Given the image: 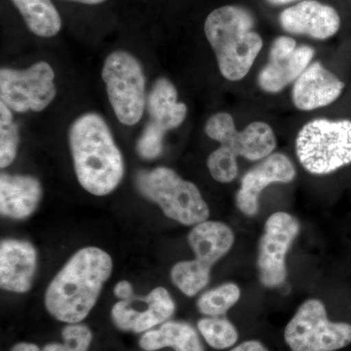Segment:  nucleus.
I'll use <instances>...</instances> for the list:
<instances>
[{
	"mask_svg": "<svg viewBox=\"0 0 351 351\" xmlns=\"http://www.w3.org/2000/svg\"><path fill=\"white\" fill-rule=\"evenodd\" d=\"M112 269L108 252L93 246L80 249L46 289L45 308L55 319L66 324L82 322L96 306Z\"/></svg>",
	"mask_w": 351,
	"mask_h": 351,
	"instance_id": "nucleus-1",
	"label": "nucleus"
},
{
	"mask_svg": "<svg viewBox=\"0 0 351 351\" xmlns=\"http://www.w3.org/2000/svg\"><path fill=\"white\" fill-rule=\"evenodd\" d=\"M69 144L76 178L87 193L106 196L117 189L125 172L123 156L101 115L77 117L69 127Z\"/></svg>",
	"mask_w": 351,
	"mask_h": 351,
	"instance_id": "nucleus-2",
	"label": "nucleus"
},
{
	"mask_svg": "<svg viewBox=\"0 0 351 351\" xmlns=\"http://www.w3.org/2000/svg\"><path fill=\"white\" fill-rule=\"evenodd\" d=\"M254 27L253 15L241 6L219 7L205 20V36L221 75L230 82L243 80L262 50L263 39Z\"/></svg>",
	"mask_w": 351,
	"mask_h": 351,
	"instance_id": "nucleus-3",
	"label": "nucleus"
},
{
	"mask_svg": "<svg viewBox=\"0 0 351 351\" xmlns=\"http://www.w3.org/2000/svg\"><path fill=\"white\" fill-rule=\"evenodd\" d=\"M135 182L143 197L181 225L195 226L209 219V206L197 186L171 168L160 166L141 171Z\"/></svg>",
	"mask_w": 351,
	"mask_h": 351,
	"instance_id": "nucleus-4",
	"label": "nucleus"
},
{
	"mask_svg": "<svg viewBox=\"0 0 351 351\" xmlns=\"http://www.w3.org/2000/svg\"><path fill=\"white\" fill-rule=\"evenodd\" d=\"M295 152L311 174L327 175L351 163V121L314 119L295 138Z\"/></svg>",
	"mask_w": 351,
	"mask_h": 351,
	"instance_id": "nucleus-5",
	"label": "nucleus"
},
{
	"mask_svg": "<svg viewBox=\"0 0 351 351\" xmlns=\"http://www.w3.org/2000/svg\"><path fill=\"white\" fill-rule=\"evenodd\" d=\"M101 77L119 121L127 126L138 123L145 112V77L137 58L127 51H113L106 58Z\"/></svg>",
	"mask_w": 351,
	"mask_h": 351,
	"instance_id": "nucleus-6",
	"label": "nucleus"
},
{
	"mask_svg": "<svg viewBox=\"0 0 351 351\" xmlns=\"http://www.w3.org/2000/svg\"><path fill=\"white\" fill-rule=\"evenodd\" d=\"M292 351H337L351 343V324L332 322L317 299L302 304L284 332Z\"/></svg>",
	"mask_w": 351,
	"mask_h": 351,
	"instance_id": "nucleus-7",
	"label": "nucleus"
},
{
	"mask_svg": "<svg viewBox=\"0 0 351 351\" xmlns=\"http://www.w3.org/2000/svg\"><path fill=\"white\" fill-rule=\"evenodd\" d=\"M55 71L40 61L25 69H0V100L15 112H43L57 95Z\"/></svg>",
	"mask_w": 351,
	"mask_h": 351,
	"instance_id": "nucleus-8",
	"label": "nucleus"
},
{
	"mask_svg": "<svg viewBox=\"0 0 351 351\" xmlns=\"http://www.w3.org/2000/svg\"><path fill=\"white\" fill-rule=\"evenodd\" d=\"M300 230L298 219L286 212H276L265 221L257 260L258 278L265 287L276 288L285 282L286 257Z\"/></svg>",
	"mask_w": 351,
	"mask_h": 351,
	"instance_id": "nucleus-9",
	"label": "nucleus"
},
{
	"mask_svg": "<svg viewBox=\"0 0 351 351\" xmlns=\"http://www.w3.org/2000/svg\"><path fill=\"white\" fill-rule=\"evenodd\" d=\"M205 132L221 147L247 160H263L274 154L276 147V134L269 124L253 122L244 130L237 131L232 115L228 112L216 113L210 117Z\"/></svg>",
	"mask_w": 351,
	"mask_h": 351,
	"instance_id": "nucleus-10",
	"label": "nucleus"
},
{
	"mask_svg": "<svg viewBox=\"0 0 351 351\" xmlns=\"http://www.w3.org/2000/svg\"><path fill=\"white\" fill-rule=\"evenodd\" d=\"M176 311V302L164 287H156L144 297L134 295L112 306L113 324L125 332H145L167 322Z\"/></svg>",
	"mask_w": 351,
	"mask_h": 351,
	"instance_id": "nucleus-11",
	"label": "nucleus"
},
{
	"mask_svg": "<svg viewBox=\"0 0 351 351\" xmlns=\"http://www.w3.org/2000/svg\"><path fill=\"white\" fill-rule=\"evenodd\" d=\"M313 56L311 46H297L289 36L277 38L269 51V63L258 73V86L267 93H279L300 77Z\"/></svg>",
	"mask_w": 351,
	"mask_h": 351,
	"instance_id": "nucleus-12",
	"label": "nucleus"
},
{
	"mask_svg": "<svg viewBox=\"0 0 351 351\" xmlns=\"http://www.w3.org/2000/svg\"><path fill=\"white\" fill-rule=\"evenodd\" d=\"M295 168L286 154L276 152L265 157L243 176L235 196V204L247 217H254L260 210L261 195L271 184H288L294 181Z\"/></svg>",
	"mask_w": 351,
	"mask_h": 351,
	"instance_id": "nucleus-13",
	"label": "nucleus"
},
{
	"mask_svg": "<svg viewBox=\"0 0 351 351\" xmlns=\"http://www.w3.org/2000/svg\"><path fill=\"white\" fill-rule=\"evenodd\" d=\"M38 252L31 242L6 239L0 243V286L2 290L25 294L34 284Z\"/></svg>",
	"mask_w": 351,
	"mask_h": 351,
	"instance_id": "nucleus-14",
	"label": "nucleus"
},
{
	"mask_svg": "<svg viewBox=\"0 0 351 351\" xmlns=\"http://www.w3.org/2000/svg\"><path fill=\"white\" fill-rule=\"evenodd\" d=\"M286 32L325 40L338 32L341 19L336 9L315 0H306L284 10L279 17Z\"/></svg>",
	"mask_w": 351,
	"mask_h": 351,
	"instance_id": "nucleus-15",
	"label": "nucleus"
},
{
	"mask_svg": "<svg viewBox=\"0 0 351 351\" xmlns=\"http://www.w3.org/2000/svg\"><path fill=\"white\" fill-rule=\"evenodd\" d=\"M345 83L328 71L320 62L309 64L293 87L292 99L295 108L313 110L327 107L341 96Z\"/></svg>",
	"mask_w": 351,
	"mask_h": 351,
	"instance_id": "nucleus-16",
	"label": "nucleus"
},
{
	"mask_svg": "<svg viewBox=\"0 0 351 351\" xmlns=\"http://www.w3.org/2000/svg\"><path fill=\"white\" fill-rule=\"evenodd\" d=\"M41 182L31 175L0 176V213L5 218L25 219L38 209L43 199Z\"/></svg>",
	"mask_w": 351,
	"mask_h": 351,
	"instance_id": "nucleus-17",
	"label": "nucleus"
},
{
	"mask_svg": "<svg viewBox=\"0 0 351 351\" xmlns=\"http://www.w3.org/2000/svg\"><path fill=\"white\" fill-rule=\"evenodd\" d=\"M188 239L195 260L212 269L232 250L235 237L226 223L207 219L191 228Z\"/></svg>",
	"mask_w": 351,
	"mask_h": 351,
	"instance_id": "nucleus-18",
	"label": "nucleus"
},
{
	"mask_svg": "<svg viewBox=\"0 0 351 351\" xmlns=\"http://www.w3.org/2000/svg\"><path fill=\"white\" fill-rule=\"evenodd\" d=\"M147 112L151 121L167 132L182 125L188 114V107L178 101L175 85L168 78L159 77L147 97Z\"/></svg>",
	"mask_w": 351,
	"mask_h": 351,
	"instance_id": "nucleus-19",
	"label": "nucleus"
},
{
	"mask_svg": "<svg viewBox=\"0 0 351 351\" xmlns=\"http://www.w3.org/2000/svg\"><path fill=\"white\" fill-rule=\"evenodd\" d=\"M138 346L145 351H156L165 348L175 351H204L197 332L186 322L167 321L157 329L145 332Z\"/></svg>",
	"mask_w": 351,
	"mask_h": 351,
	"instance_id": "nucleus-20",
	"label": "nucleus"
},
{
	"mask_svg": "<svg viewBox=\"0 0 351 351\" xmlns=\"http://www.w3.org/2000/svg\"><path fill=\"white\" fill-rule=\"evenodd\" d=\"M27 29L40 38H53L62 29V19L51 0H11Z\"/></svg>",
	"mask_w": 351,
	"mask_h": 351,
	"instance_id": "nucleus-21",
	"label": "nucleus"
},
{
	"mask_svg": "<svg viewBox=\"0 0 351 351\" xmlns=\"http://www.w3.org/2000/svg\"><path fill=\"white\" fill-rule=\"evenodd\" d=\"M211 269L195 258L182 261L171 269V280L182 294L195 297L209 283Z\"/></svg>",
	"mask_w": 351,
	"mask_h": 351,
	"instance_id": "nucleus-22",
	"label": "nucleus"
},
{
	"mask_svg": "<svg viewBox=\"0 0 351 351\" xmlns=\"http://www.w3.org/2000/svg\"><path fill=\"white\" fill-rule=\"evenodd\" d=\"M241 297V290L237 284L226 282L218 287L210 289L197 300V308L206 316H221L235 306Z\"/></svg>",
	"mask_w": 351,
	"mask_h": 351,
	"instance_id": "nucleus-23",
	"label": "nucleus"
},
{
	"mask_svg": "<svg viewBox=\"0 0 351 351\" xmlns=\"http://www.w3.org/2000/svg\"><path fill=\"white\" fill-rule=\"evenodd\" d=\"M197 328L208 345L215 350H226L237 343L239 332L226 318L207 316L198 321Z\"/></svg>",
	"mask_w": 351,
	"mask_h": 351,
	"instance_id": "nucleus-24",
	"label": "nucleus"
},
{
	"mask_svg": "<svg viewBox=\"0 0 351 351\" xmlns=\"http://www.w3.org/2000/svg\"><path fill=\"white\" fill-rule=\"evenodd\" d=\"M20 145L19 127L12 110L0 101V167H8L17 157Z\"/></svg>",
	"mask_w": 351,
	"mask_h": 351,
	"instance_id": "nucleus-25",
	"label": "nucleus"
},
{
	"mask_svg": "<svg viewBox=\"0 0 351 351\" xmlns=\"http://www.w3.org/2000/svg\"><path fill=\"white\" fill-rule=\"evenodd\" d=\"M207 167L215 181L221 184L234 181L239 175L237 156L221 145L208 157Z\"/></svg>",
	"mask_w": 351,
	"mask_h": 351,
	"instance_id": "nucleus-26",
	"label": "nucleus"
},
{
	"mask_svg": "<svg viewBox=\"0 0 351 351\" xmlns=\"http://www.w3.org/2000/svg\"><path fill=\"white\" fill-rule=\"evenodd\" d=\"M63 343L44 346L43 351H88L91 345L92 332L86 325L68 324L62 331Z\"/></svg>",
	"mask_w": 351,
	"mask_h": 351,
	"instance_id": "nucleus-27",
	"label": "nucleus"
},
{
	"mask_svg": "<svg viewBox=\"0 0 351 351\" xmlns=\"http://www.w3.org/2000/svg\"><path fill=\"white\" fill-rule=\"evenodd\" d=\"M165 134L166 131L161 127L149 121L136 145L138 156L145 160H154L160 156L163 152Z\"/></svg>",
	"mask_w": 351,
	"mask_h": 351,
	"instance_id": "nucleus-28",
	"label": "nucleus"
},
{
	"mask_svg": "<svg viewBox=\"0 0 351 351\" xmlns=\"http://www.w3.org/2000/svg\"><path fill=\"white\" fill-rule=\"evenodd\" d=\"M113 294L119 298L120 301H127L134 297V288L131 282L127 280L119 281L113 289Z\"/></svg>",
	"mask_w": 351,
	"mask_h": 351,
	"instance_id": "nucleus-29",
	"label": "nucleus"
},
{
	"mask_svg": "<svg viewBox=\"0 0 351 351\" xmlns=\"http://www.w3.org/2000/svg\"><path fill=\"white\" fill-rule=\"evenodd\" d=\"M230 351H269V350L261 341H247L235 346Z\"/></svg>",
	"mask_w": 351,
	"mask_h": 351,
	"instance_id": "nucleus-30",
	"label": "nucleus"
},
{
	"mask_svg": "<svg viewBox=\"0 0 351 351\" xmlns=\"http://www.w3.org/2000/svg\"><path fill=\"white\" fill-rule=\"evenodd\" d=\"M10 351H43L38 346L31 343H19L13 346Z\"/></svg>",
	"mask_w": 351,
	"mask_h": 351,
	"instance_id": "nucleus-31",
	"label": "nucleus"
},
{
	"mask_svg": "<svg viewBox=\"0 0 351 351\" xmlns=\"http://www.w3.org/2000/svg\"><path fill=\"white\" fill-rule=\"evenodd\" d=\"M68 1L78 2V3L87 4V5H97L103 3L106 0H68Z\"/></svg>",
	"mask_w": 351,
	"mask_h": 351,
	"instance_id": "nucleus-32",
	"label": "nucleus"
},
{
	"mask_svg": "<svg viewBox=\"0 0 351 351\" xmlns=\"http://www.w3.org/2000/svg\"><path fill=\"white\" fill-rule=\"evenodd\" d=\"M272 5H283V4L291 3V2L295 1V0H267Z\"/></svg>",
	"mask_w": 351,
	"mask_h": 351,
	"instance_id": "nucleus-33",
	"label": "nucleus"
}]
</instances>
